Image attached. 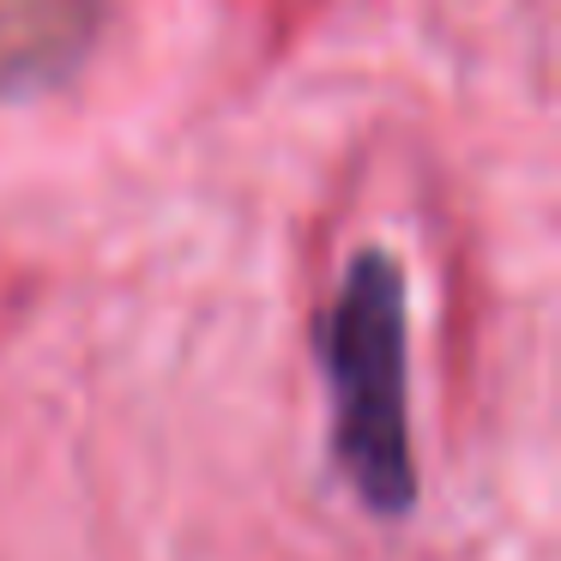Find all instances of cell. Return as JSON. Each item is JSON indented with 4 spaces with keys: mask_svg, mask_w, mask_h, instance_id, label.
Segmentation results:
<instances>
[{
    "mask_svg": "<svg viewBox=\"0 0 561 561\" xmlns=\"http://www.w3.org/2000/svg\"><path fill=\"white\" fill-rule=\"evenodd\" d=\"M314 351L332 387V459L375 519L416 513V435H411V284L387 248H363L344 266Z\"/></svg>",
    "mask_w": 561,
    "mask_h": 561,
    "instance_id": "obj_1",
    "label": "cell"
},
{
    "mask_svg": "<svg viewBox=\"0 0 561 561\" xmlns=\"http://www.w3.org/2000/svg\"><path fill=\"white\" fill-rule=\"evenodd\" d=\"M110 0H0V98L61 85L85 61Z\"/></svg>",
    "mask_w": 561,
    "mask_h": 561,
    "instance_id": "obj_2",
    "label": "cell"
}]
</instances>
